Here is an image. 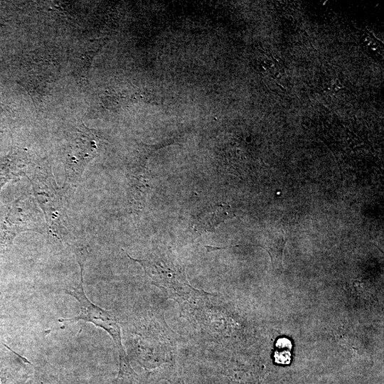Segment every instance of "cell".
I'll return each instance as SVG.
<instances>
[{
	"label": "cell",
	"instance_id": "5b68a950",
	"mask_svg": "<svg viewBox=\"0 0 384 384\" xmlns=\"http://www.w3.org/2000/svg\"><path fill=\"white\" fill-rule=\"evenodd\" d=\"M3 218L24 231H43L45 223L33 198L22 196L4 206Z\"/></svg>",
	"mask_w": 384,
	"mask_h": 384
},
{
	"label": "cell",
	"instance_id": "6da1fadb",
	"mask_svg": "<svg viewBox=\"0 0 384 384\" xmlns=\"http://www.w3.org/2000/svg\"><path fill=\"white\" fill-rule=\"evenodd\" d=\"M28 177L37 201L43 210L49 233L62 244L70 247L75 254L82 251L77 245L69 223L62 192L58 188L53 174L48 171H36Z\"/></svg>",
	"mask_w": 384,
	"mask_h": 384
},
{
	"label": "cell",
	"instance_id": "30bf717a",
	"mask_svg": "<svg viewBox=\"0 0 384 384\" xmlns=\"http://www.w3.org/2000/svg\"><path fill=\"white\" fill-rule=\"evenodd\" d=\"M3 214V213H2ZM21 233L17 227L0 219V261L9 252L16 235Z\"/></svg>",
	"mask_w": 384,
	"mask_h": 384
},
{
	"label": "cell",
	"instance_id": "8992f818",
	"mask_svg": "<svg viewBox=\"0 0 384 384\" xmlns=\"http://www.w3.org/2000/svg\"><path fill=\"white\" fill-rule=\"evenodd\" d=\"M29 363L5 344L0 349V384H26Z\"/></svg>",
	"mask_w": 384,
	"mask_h": 384
},
{
	"label": "cell",
	"instance_id": "7a4b0ae2",
	"mask_svg": "<svg viewBox=\"0 0 384 384\" xmlns=\"http://www.w3.org/2000/svg\"><path fill=\"white\" fill-rule=\"evenodd\" d=\"M84 262H78L80 267V280L76 287L65 290V293L74 297L80 304L79 314L72 318L59 319L60 322L84 321L104 329L112 337L117 348L119 370L117 380L126 383L132 380L135 373L131 367L129 358L122 343L121 329L114 314L92 303L86 296L83 288L82 272Z\"/></svg>",
	"mask_w": 384,
	"mask_h": 384
},
{
	"label": "cell",
	"instance_id": "52a82bcc",
	"mask_svg": "<svg viewBox=\"0 0 384 384\" xmlns=\"http://www.w3.org/2000/svg\"><path fill=\"white\" fill-rule=\"evenodd\" d=\"M233 217L235 215L229 205L215 204L205 208L194 215L191 220L190 226L198 233L213 231L219 224Z\"/></svg>",
	"mask_w": 384,
	"mask_h": 384
},
{
	"label": "cell",
	"instance_id": "277c9868",
	"mask_svg": "<svg viewBox=\"0 0 384 384\" xmlns=\"http://www.w3.org/2000/svg\"><path fill=\"white\" fill-rule=\"evenodd\" d=\"M97 136L94 131L83 129L70 141L63 156L65 183L76 186L87 164L97 152Z\"/></svg>",
	"mask_w": 384,
	"mask_h": 384
},
{
	"label": "cell",
	"instance_id": "8fae6325",
	"mask_svg": "<svg viewBox=\"0 0 384 384\" xmlns=\"http://www.w3.org/2000/svg\"><path fill=\"white\" fill-rule=\"evenodd\" d=\"M4 206L1 202H0V219L1 218V215H2V213H3V211H4Z\"/></svg>",
	"mask_w": 384,
	"mask_h": 384
},
{
	"label": "cell",
	"instance_id": "ba28073f",
	"mask_svg": "<svg viewBox=\"0 0 384 384\" xmlns=\"http://www.w3.org/2000/svg\"><path fill=\"white\" fill-rule=\"evenodd\" d=\"M26 168V162L16 152H11L1 159L0 192L7 182L27 175Z\"/></svg>",
	"mask_w": 384,
	"mask_h": 384
},
{
	"label": "cell",
	"instance_id": "9c48e42d",
	"mask_svg": "<svg viewBox=\"0 0 384 384\" xmlns=\"http://www.w3.org/2000/svg\"><path fill=\"white\" fill-rule=\"evenodd\" d=\"M287 239L281 234H273L268 236L260 245L269 254L272 266L276 270L282 269L284 249Z\"/></svg>",
	"mask_w": 384,
	"mask_h": 384
},
{
	"label": "cell",
	"instance_id": "7c38bea8",
	"mask_svg": "<svg viewBox=\"0 0 384 384\" xmlns=\"http://www.w3.org/2000/svg\"><path fill=\"white\" fill-rule=\"evenodd\" d=\"M4 345H5V343H3V342H1V340H0V349H1V346H4Z\"/></svg>",
	"mask_w": 384,
	"mask_h": 384
},
{
	"label": "cell",
	"instance_id": "3957f363",
	"mask_svg": "<svg viewBox=\"0 0 384 384\" xmlns=\"http://www.w3.org/2000/svg\"><path fill=\"white\" fill-rule=\"evenodd\" d=\"M132 260L142 266L153 284L164 289L170 298L180 304L204 293L190 285L186 279L184 267L174 257L163 255L147 259Z\"/></svg>",
	"mask_w": 384,
	"mask_h": 384
}]
</instances>
